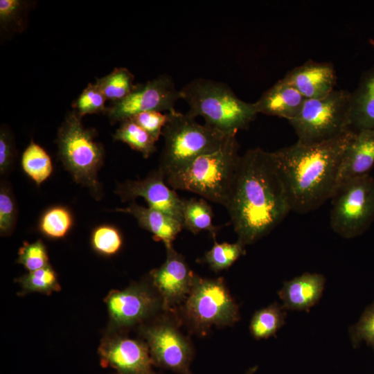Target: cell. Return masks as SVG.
<instances>
[{
  "label": "cell",
  "mask_w": 374,
  "mask_h": 374,
  "mask_svg": "<svg viewBox=\"0 0 374 374\" xmlns=\"http://www.w3.org/2000/svg\"><path fill=\"white\" fill-rule=\"evenodd\" d=\"M225 207L244 247L285 219L292 210L274 152L256 148L240 156Z\"/></svg>",
  "instance_id": "1"
},
{
  "label": "cell",
  "mask_w": 374,
  "mask_h": 374,
  "mask_svg": "<svg viewBox=\"0 0 374 374\" xmlns=\"http://www.w3.org/2000/svg\"><path fill=\"white\" fill-rule=\"evenodd\" d=\"M355 133L349 130L313 144L297 141L274 152L292 211L306 213L332 197L344 152Z\"/></svg>",
  "instance_id": "2"
},
{
  "label": "cell",
  "mask_w": 374,
  "mask_h": 374,
  "mask_svg": "<svg viewBox=\"0 0 374 374\" xmlns=\"http://www.w3.org/2000/svg\"><path fill=\"white\" fill-rule=\"evenodd\" d=\"M180 91L181 99L188 105L189 116L203 117L206 125L227 135L247 129L258 114L253 103L242 100L222 82L199 78Z\"/></svg>",
  "instance_id": "3"
},
{
  "label": "cell",
  "mask_w": 374,
  "mask_h": 374,
  "mask_svg": "<svg viewBox=\"0 0 374 374\" xmlns=\"http://www.w3.org/2000/svg\"><path fill=\"white\" fill-rule=\"evenodd\" d=\"M238 150L236 135L230 136L218 148L167 176L166 181L174 190L190 191L225 206L240 156Z\"/></svg>",
  "instance_id": "4"
},
{
  "label": "cell",
  "mask_w": 374,
  "mask_h": 374,
  "mask_svg": "<svg viewBox=\"0 0 374 374\" xmlns=\"http://www.w3.org/2000/svg\"><path fill=\"white\" fill-rule=\"evenodd\" d=\"M175 314L194 334L204 336L214 327L234 325L239 307L222 278H204L197 274L193 287Z\"/></svg>",
  "instance_id": "5"
},
{
  "label": "cell",
  "mask_w": 374,
  "mask_h": 374,
  "mask_svg": "<svg viewBox=\"0 0 374 374\" xmlns=\"http://www.w3.org/2000/svg\"><path fill=\"white\" fill-rule=\"evenodd\" d=\"M168 115L162 131L164 145L159 168L165 178L198 156L218 148L232 136L198 123L187 113L175 110Z\"/></svg>",
  "instance_id": "6"
},
{
  "label": "cell",
  "mask_w": 374,
  "mask_h": 374,
  "mask_svg": "<svg viewBox=\"0 0 374 374\" xmlns=\"http://www.w3.org/2000/svg\"><path fill=\"white\" fill-rule=\"evenodd\" d=\"M81 117L73 110L59 128V156L74 180L98 195L100 184L97 172L104 159L103 145L95 141L94 131L84 127Z\"/></svg>",
  "instance_id": "7"
},
{
  "label": "cell",
  "mask_w": 374,
  "mask_h": 374,
  "mask_svg": "<svg viewBox=\"0 0 374 374\" xmlns=\"http://www.w3.org/2000/svg\"><path fill=\"white\" fill-rule=\"evenodd\" d=\"M350 92L334 90L327 96L305 99L290 121L298 141L313 144L332 139L349 130Z\"/></svg>",
  "instance_id": "8"
},
{
  "label": "cell",
  "mask_w": 374,
  "mask_h": 374,
  "mask_svg": "<svg viewBox=\"0 0 374 374\" xmlns=\"http://www.w3.org/2000/svg\"><path fill=\"white\" fill-rule=\"evenodd\" d=\"M331 199L330 226L342 238L361 235L374 220V178L369 174L344 182Z\"/></svg>",
  "instance_id": "9"
},
{
  "label": "cell",
  "mask_w": 374,
  "mask_h": 374,
  "mask_svg": "<svg viewBox=\"0 0 374 374\" xmlns=\"http://www.w3.org/2000/svg\"><path fill=\"white\" fill-rule=\"evenodd\" d=\"M175 314L166 312L156 323L145 328L143 335L154 365L177 374H193L190 365L194 348L180 329Z\"/></svg>",
  "instance_id": "10"
},
{
  "label": "cell",
  "mask_w": 374,
  "mask_h": 374,
  "mask_svg": "<svg viewBox=\"0 0 374 374\" xmlns=\"http://www.w3.org/2000/svg\"><path fill=\"white\" fill-rule=\"evenodd\" d=\"M179 99H181V91L177 89L172 78L162 74L144 84H136L129 96L107 107L106 113L110 122L116 123L141 112H173Z\"/></svg>",
  "instance_id": "11"
},
{
  "label": "cell",
  "mask_w": 374,
  "mask_h": 374,
  "mask_svg": "<svg viewBox=\"0 0 374 374\" xmlns=\"http://www.w3.org/2000/svg\"><path fill=\"white\" fill-rule=\"evenodd\" d=\"M166 252L165 262L151 271L150 276L165 312L175 314L189 294L196 274L173 246L166 248Z\"/></svg>",
  "instance_id": "12"
},
{
  "label": "cell",
  "mask_w": 374,
  "mask_h": 374,
  "mask_svg": "<svg viewBox=\"0 0 374 374\" xmlns=\"http://www.w3.org/2000/svg\"><path fill=\"white\" fill-rule=\"evenodd\" d=\"M116 193L123 201L142 197L148 207L172 217L182 224L184 199L167 184L159 169L152 171L143 179L120 184Z\"/></svg>",
  "instance_id": "13"
},
{
  "label": "cell",
  "mask_w": 374,
  "mask_h": 374,
  "mask_svg": "<svg viewBox=\"0 0 374 374\" xmlns=\"http://www.w3.org/2000/svg\"><path fill=\"white\" fill-rule=\"evenodd\" d=\"M106 303L111 318L119 326H130L159 310L165 312L157 292L154 293L143 285L114 290L106 298Z\"/></svg>",
  "instance_id": "14"
},
{
  "label": "cell",
  "mask_w": 374,
  "mask_h": 374,
  "mask_svg": "<svg viewBox=\"0 0 374 374\" xmlns=\"http://www.w3.org/2000/svg\"><path fill=\"white\" fill-rule=\"evenodd\" d=\"M99 355L102 366L113 368L118 374H155L145 342L118 337L103 344Z\"/></svg>",
  "instance_id": "15"
},
{
  "label": "cell",
  "mask_w": 374,
  "mask_h": 374,
  "mask_svg": "<svg viewBox=\"0 0 374 374\" xmlns=\"http://www.w3.org/2000/svg\"><path fill=\"white\" fill-rule=\"evenodd\" d=\"M305 99L322 98L332 91L337 75L332 64L308 60L296 66L283 78Z\"/></svg>",
  "instance_id": "16"
},
{
  "label": "cell",
  "mask_w": 374,
  "mask_h": 374,
  "mask_svg": "<svg viewBox=\"0 0 374 374\" xmlns=\"http://www.w3.org/2000/svg\"><path fill=\"white\" fill-rule=\"evenodd\" d=\"M325 285L323 274L305 272L284 281L278 295L286 310L309 311L321 299Z\"/></svg>",
  "instance_id": "17"
},
{
  "label": "cell",
  "mask_w": 374,
  "mask_h": 374,
  "mask_svg": "<svg viewBox=\"0 0 374 374\" xmlns=\"http://www.w3.org/2000/svg\"><path fill=\"white\" fill-rule=\"evenodd\" d=\"M374 165V129L355 132L339 168L337 188L344 182L368 174Z\"/></svg>",
  "instance_id": "18"
},
{
  "label": "cell",
  "mask_w": 374,
  "mask_h": 374,
  "mask_svg": "<svg viewBox=\"0 0 374 374\" xmlns=\"http://www.w3.org/2000/svg\"><path fill=\"white\" fill-rule=\"evenodd\" d=\"M305 100L296 89L281 78L253 104L258 114L283 118L290 121L298 114Z\"/></svg>",
  "instance_id": "19"
},
{
  "label": "cell",
  "mask_w": 374,
  "mask_h": 374,
  "mask_svg": "<svg viewBox=\"0 0 374 374\" xmlns=\"http://www.w3.org/2000/svg\"><path fill=\"white\" fill-rule=\"evenodd\" d=\"M116 211L132 215L142 228L152 233L154 240L161 241L166 248L173 246V241L183 228L182 224L172 217L134 202Z\"/></svg>",
  "instance_id": "20"
},
{
  "label": "cell",
  "mask_w": 374,
  "mask_h": 374,
  "mask_svg": "<svg viewBox=\"0 0 374 374\" xmlns=\"http://www.w3.org/2000/svg\"><path fill=\"white\" fill-rule=\"evenodd\" d=\"M349 129H374V66L363 74L357 88L350 93Z\"/></svg>",
  "instance_id": "21"
},
{
  "label": "cell",
  "mask_w": 374,
  "mask_h": 374,
  "mask_svg": "<svg viewBox=\"0 0 374 374\" xmlns=\"http://www.w3.org/2000/svg\"><path fill=\"white\" fill-rule=\"evenodd\" d=\"M286 317L287 310L275 301L255 312L249 324L250 333L257 340L275 337L285 325Z\"/></svg>",
  "instance_id": "22"
},
{
  "label": "cell",
  "mask_w": 374,
  "mask_h": 374,
  "mask_svg": "<svg viewBox=\"0 0 374 374\" xmlns=\"http://www.w3.org/2000/svg\"><path fill=\"white\" fill-rule=\"evenodd\" d=\"M182 215L183 228L194 234L207 231L215 238L219 227L213 224L212 208L206 200L202 198L184 199Z\"/></svg>",
  "instance_id": "23"
},
{
  "label": "cell",
  "mask_w": 374,
  "mask_h": 374,
  "mask_svg": "<svg viewBox=\"0 0 374 374\" xmlns=\"http://www.w3.org/2000/svg\"><path fill=\"white\" fill-rule=\"evenodd\" d=\"M133 74L125 67L115 68L105 76L98 78L96 84L107 100L113 103L122 100L136 88Z\"/></svg>",
  "instance_id": "24"
},
{
  "label": "cell",
  "mask_w": 374,
  "mask_h": 374,
  "mask_svg": "<svg viewBox=\"0 0 374 374\" xmlns=\"http://www.w3.org/2000/svg\"><path fill=\"white\" fill-rule=\"evenodd\" d=\"M21 166L24 172L37 185L47 179L53 172L50 156L33 141H31L22 154Z\"/></svg>",
  "instance_id": "25"
},
{
  "label": "cell",
  "mask_w": 374,
  "mask_h": 374,
  "mask_svg": "<svg viewBox=\"0 0 374 374\" xmlns=\"http://www.w3.org/2000/svg\"><path fill=\"white\" fill-rule=\"evenodd\" d=\"M114 134V139L127 144L132 149L139 152L144 158H148L156 151L154 139L144 129L127 118L122 122Z\"/></svg>",
  "instance_id": "26"
},
{
  "label": "cell",
  "mask_w": 374,
  "mask_h": 374,
  "mask_svg": "<svg viewBox=\"0 0 374 374\" xmlns=\"http://www.w3.org/2000/svg\"><path fill=\"white\" fill-rule=\"evenodd\" d=\"M214 244L200 260L215 272L229 268L240 256L245 254L244 246L238 241L235 243H218L213 238Z\"/></svg>",
  "instance_id": "27"
},
{
  "label": "cell",
  "mask_w": 374,
  "mask_h": 374,
  "mask_svg": "<svg viewBox=\"0 0 374 374\" xmlns=\"http://www.w3.org/2000/svg\"><path fill=\"white\" fill-rule=\"evenodd\" d=\"M72 217L68 209L56 206L44 213L39 222V228L46 235L60 238L67 233L72 226Z\"/></svg>",
  "instance_id": "28"
},
{
  "label": "cell",
  "mask_w": 374,
  "mask_h": 374,
  "mask_svg": "<svg viewBox=\"0 0 374 374\" xmlns=\"http://www.w3.org/2000/svg\"><path fill=\"white\" fill-rule=\"evenodd\" d=\"M28 3L21 0H0L1 29L20 32L25 27Z\"/></svg>",
  "instance_id": "29"
},
{
  "label": "cell",
  "mask_w": 374,
  "mask_h": 374,
  "mask_svg": "<svg viewBox=\"0 0 374 374\" xmlns=\"http://www.w3.org/2000/svg\"><path fill=\"white\" fill-rule=\"evenodd\" d=\"M348 335L353 348L365 341L374 351V301L365 308L357 322L349 327Z\"/></svg>",
  "instance_id": "30"
},
{
  "label": "cell",
  "mask_w": 374,
  "mask_h": 374,
  "mask_svg": "<svg viewBox=\"0 0 374 374\" xmlns=\"http://www.w3.org/2000/svg\"><path fill=\"white\" fill-rule=\"evenodd\" d=\"M107 98L96 83H90L73 103V110L82 118L87 114L107 112Z\"/></svg>",
  "instance_id": "31"
},
{
  "label": "cell",
  "mask_w": 374,
  "mask_h": 374,
  "mask_svg": "<svg viewBox=\"0 0 374 374\" xmlns=\"http://www.w3.org/2000/svg\"><path fill=\"white\" fill-rule=\"evenodd\" d=\"M20 282L26 290L39 292L51 293L60 287L55 273L48 265L30 271L21 278Z\"/></svg>",
  "instance_id": "32"
},
{
  "label": "cell",
  "mask_w": 374,
  "mask_h": 374,
  "mask_svg": "<svg viewBox=\"0 0 374 374\" xmlns=\"http://www.w3.org/2000/svg\"><path fill=\"white\" fill-rule=\"evenodd\" d=\"M122 243L120 232L112 226H98L91 235V244L93 249L102 254H115L121 248Z\"/></svg>",
  "instance_id": "33"
},
{
  "label": "cell",
  "mask_w": 374,
  "mask_h": 374,
  "mask_svg": "<svg viewBox=\"0 0 374 374\" xmlns=\"http://www.w3.org/2000/svg\"><path fill=\"white\" fill-rule=\"evenodd\" d=\"M48 254L42 241L33 243L24 242L19 251L18 262L30 271L48 265Z\"/></svg>",
  "instance_id": "34"
},
{
  "label": "cell",
  "mask_w": 374,
  "mask_h": 374,
  "mask_svg": "<svg viewBox=\"0 0 374 374\" xmlns=\"http://www.w3.org/2000/svg\"><path fill=\"white\" fill-rule=\"evenodd\" d=\"M168 112L159 111L141 112L129 118L148 132L156 141L162 136V131L168 120Z\"/></svg>",
  "instance_id": "35"
},
{
  "label": "cell",
  "mask_w": 374,
  "mask_h": 374,
  "mask_svg": "<svg viewBox=\"0 0 374 374\" xmlns=\"http://www.w3.org/2000/svg\"><path fill=\"white\" fill-rule=\"evenodd\" d=\"M17 217L15 203L9 189L1 186L0 190V231L1 235L8 234L15 226Z\"/></svg>",
  "instance_id": "36"
},
{
  "label": "cell",
  "mask_w": 374,
  "mask_h": 374,
  "mask_svg": "<svg viewBox=\"0 0 374 374\" xmlns=\"http://www.w3.org/2000/svg\"><path fill=\"white\" fill-rule=\"evenodd\" d=\"M13 143L8 130L1 127L0 131V172L6 173L10 168L13 159Z\"/></svg>",
  "instance_id": "37"
},
{
  "label": "cell",
  "mask_w": 374,
  "mask_h": 374,
  "mask_svg": "<svg viewBox=\"0 0 374 374\" xmlns=\"http://www.w3.org/2000/svg\"><path fill=\"white\" fill-rule=\"evenodd\" d=\"M258 368V366H251L244 374H256Z\"/></svg>",
  "instance_id": "38"
},
{
  "label": "cell",
  "mask_w": 374,
  "mask_h": 374,
  "mask_svg": "<svg viewBox=\"0 0 374 374\" xmlns=\"http://www.w3.org/2000/svg\"><path fill=\"white\" fill-rule=\"evenodd\" d=\"M369 43H370L373 46H374V39H369Z\"/></svg>",
  "instance_id": "39"
}]
</instances>
